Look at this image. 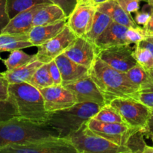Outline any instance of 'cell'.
Here are the masks:
<instances>
[{
	"instance_id": "obj_34",
	"label": "cell",
	"mask_w": 153,
	"mask_h": 153,
	"mask_svg": "<svg viewBox=\"0 0 153 153\" xmlns=\"http://www.w3.org/2000/svg\"><path fill=\"white\" fill-rule=\"evenodd\" d=\"M49 1H52L53 4L59 6L64 10L67 17H69L78 3L77 0H49Z\"/></svg>"
},
{
	"instance_id": "obj_2",
	"label": "cell",
	"mask_w": 153,
	"mask_h": 153,
	"mask_svg": "<svg viewBox=\"0 0 153 153\" xmlns=\"http://www.w3.org/2000/svg\"><path fill=\"white\" fill-rule=\"evenodd\" d=\"M9 99L16 106L18 117L41 125H46L49 112L45 108L40 90L29 83L10 84Z\"/></svg>"
},
{
	"instance_id": "obj_31",
	"label": "cell",
	"mask_w": 153,
	"mask_h": 153,
	"mask_svg": "<svg viewBox=\"0 0 153 153\" xmlns=\"http://www.w3.org/2000/svg\"><path fill=\"white\" fill-rule=\"evenodd\" d=\"M147 32L143 27L140 25L137 27H131L128 28L126 31V36L130 44L131 43H138L143 40H146L147 36Z\"/></svg>"
},
{
	"instance_id": "obj_29",
	"label": "cell",
	"mask_w": 153,
	"mask_h": 153,
	"mask_svg": "<svg viewBox=\"0 0 153 153\" xmlns=\"http://www.w3.org/2000/svg\"><path fill=\"white\" fill-rule=\"evenodd\" d=\"M145 132L143 130H138L130 137L127 142L126 146L131 153H143L146 146L144 140Z\"/></svg>"
},
{
	"instance_id": "obj_39",
	"label": "cell",
	"mask_w": 153,
	"mask_h": 153,
	"mask_svg": "<svg viewBox=\"0 0 153 153\" xmlns=\"http://www.w3.org/2000/svg\"><path fill=\"white\" fill-rule=\"evenodd\" d=\"M147 3H149L151 6V14L149 21L143 26V28H145L146 31L147 32V34H152L153 35V1H150V2Z\"/></svg>"
},
{
	"instance_id": "obj_47",
	"label": "cell",
	"mask_w": 153,
	"mask_h": 153,
	"mask_svg": "<svg viewBox=\"0 0 153 153\" xmlns=\"http://www.w3.org/2000/svg\"><path fill=\"white\" fill-rule=\"evenodd\" d=\"M149 137H150L151 138V140H152V144H153V132L152 133V134H149Z\"/></svg>"
},
{
	"instance_id": "obj_20",
	"label": "cell",
	"mask_w": 153,
	"mask_h": 153,
	"mask_svg": "<svg viewBox=\"0 0 153 153\" xmlns=\"http://www.w3.org/2000/svg\"><path fill=\"white\" fill-rule=\"evenodd\" d=\"M68 19L64 10L56 4H47L40 8L35 14L33 25H48Z\"/></svg>"
},
{
	"instance_id": "obj_26",
	"label": "cell",
	"mask_w": 153,
	"mask_h": 153,
	"mask_svg": "<svg viewBox=\"0 0 153 153\" xmlns=\"http://www.w3.org/2000/svg\"><path fill=\"white\" fill-rule=\"evenodd\" d=\"M28 83L38 90L53 85V81L49 73V64L46 63L42 64L36 70Z\"/></svg>"
},
{
	"instance_id": "obj_48",
	"label": "cell",
	"mask_w": 153,
	"mask_h": 153,
	"mask_svg": "<svg viewBox=\"0 0 153 153\" xmlns=\"http://www.w3.org/2000/svg\"><path fill=\"white\" fill-rule=\"evenodd\" d=\"M140 1H146V2H150V1H153V0H140Z\"/></svg>"
},
{
	"instance_id": "obj_12",
	"label": "cell",
	"mask_w": 153,
	"mask_h": 153,
	"mask_svg": "<svg viewBox=\"0 0 153 153\" xmlns=\"http://www.w3.org/2000/svg\"><path fill=\"white\" fill-rule=\"evenodd\" d=\"M100 50L96 44L85 36L77 37L64 52L74 62L90 69L98 56Z\"/></svg>"
},
{
	"instance_id": "obj_5",
	"label": "cell",
	"mask_w": 153,
	"mask_h": 153,
	"mask_svg": "<svg viewBox=\"0 0 153 153\" xmlns=\"http://www.w3.org/2000/svg\"><path fill=\"white\" fill-rule=\"evenodd\" d=\"M67 137L77 153H131L127 146L115 144L95 134L88 128L87 123Z\"/></svg>"
},
{
	"instance_id": "obj_10",
	"label": "cell",
	"mask_w": 153,
	"mask_h": 153,
	"mask_svg": "<svg viewBox=\"0 0 153 153\" xmlns=\"http://www.w3.org/2000/svg\"><path fill=\"white\" fill-rule=\"evenodd\" d=\"M98 57L112 68L126 73L138 63L133 56V49L130 44L119 45L102 49Z\"/></svg>"
},
{
	"instance_id": "obj_35",
	"label": "cell",
	"mask_w": 153,
	"mask_h": 153,
	"mask_svg": "<svg viewBox=\"0 0 153 153\" xmlns=\"http://www.w3.org/2000/svg\"><path fill=\"white\" fill-rule=\"evenodd\" d=\"M48 64H49V73H50V76L53 81L54 85H62V78H61V72H60L59 68H58L55 60L51 61L50 62L48 63Z\"/></svg>"
},
{
	"instance_id": "obj_19",
	"label": "cell",
	"mask_w": 153,
	"mask_h": 153,
	"mask_svg": "<svg viewBox=\"0 0 153 153\" xmlns=\"http://www.w3.org/2000/svg\"><path fill=\"white\" fill-rule=\"evenodd\" d=\"M97 10L108 15L114 22L128 28L138 26L131 15L127 13L117 0H107L97 4Z\"/></svg>"
},
{
	"instance_id": "obj_44",
	"label": "cell",
	"mask_w": 153,
	"mask_h": 153,
	"mask_svg": "<svg viewBox=\"0 0 153 153\" xmlns=\"http://www.w3.org/2000/svg\"><path fill=\"white\" fill-rule=\"evenodd\" d=\"M146 40H147V41L153 43V35L152 34H148L146 37Z\"/></svg>"
},
{
	"instance_id": "obj_6",
	"label": "cell",
	"mask_w": 153,
	"mask_h": 153,
	"mask_svg": "<svg viewBox=\"0 0 153 153\" xmlns=\"http://www.w3.org/2000/svg\"><path fill=\"white\" fill-rule=\"evenodd\" d=\"M0 153H77V151L69 138L52 135L7 145L0 149Z\"/></svg>"
},
{
	"instance_id": "obj_13",
	"label": "cell",
	"mask_w": 153,
	"mask_h": 153,
	"mask_svg": "<svg viewBox=\"0 0 153 153\" xmlns=\"http://www.w3.org/2000/svg\"><path fill=\"white\" fill-rule=\"evenodd\" d=\"M40 91L44 100L45 108L49 112L67 108L77 103L74 94L62 85H53Z\"/></svg>"
},
{
	"instance_id": "obj_1",
	"label": "cell",
	"mask_w": 153,
	"mask_h": 153,
	"mask_svg": "<svg viewBox=\"0 0 153 153\" xmlns=\"http://www.w3.org/2000/svg\"><path fill=\"white\" fill-rule=\"evenodd\" d=\"M89 76L93 79L104 97L106 103L117 98L137 100L140 89L122 73L108 65L98 56L89 69Z\"/></svg>"
},
{
	"instance_id": "obj_25",
	"label": "cell",
	"mask_w": 153,
	"mask_h": 153,
	"mask_svg": "<svg viewBox=\"0 0 153 153\" xmlns=\"http://www.w3.org/2000/svg\"><path fill=\"white\" fill-rule=\"evenodd\" d=\"M126 75L134 85L140 88V92L150 83L149 70H146L139 64L128 70L126 73Z\"/></svg>"
},
{
	"instance_id": "obj_27",
	"label": "cell",
	"mask_w": 153,
	"mask_h": 153,
	"mask_svg": "<svg viewBox=\"0 0 153 153\" xmlns=\"http://www.w3.org/2000/svg\"><path fill=\"white\" fill-rule=\"evenodd\" d=\"M93 118L103 123H126L119 112L110 104H106L102 106Z\"/></svg>"
},
{
	"instance_id": "obj_11",
	"label": "cell",
	"mask_w": 153,
	"mask_h": 153,
	"mask_svg": "<svg viewBox=\"0 0 153 153\" xmlns=\"http://www.w3.org/2000/svg\"><path fill=\"white\" fill-rule=\"evenodd\" d=\"M97 4L93 1L78 2L67 19V25L77 37L85 36L91 30Z\"/></svg>"
},
{
	"instance_id": "obj_21",
	"label": "cell",
	"mask_w": 153,
	"mask_h": 153,
	"mask_svg": "<svg viewBox=\"0 0 153 153\" xmlns=\"http://www.w3.org/2000/svg\"><path fill=\"white\" fill-rule=\"evenodd\" d=\"M43 64L44 63L36 60L33 62L27 64L18 68L11 70H7L2 73L10 84L22 83V82L28 83L36 70Z\"/></svg>"
},
{
	"instance_id": "obj_4",
	"label": "cell",
	"mask_w": 153,
	"mask_h": 153,
	"mask_svg": "<svg viewBox=\"0 0 153 153\" xmlns=\"http://www.w3.org/2000/svg\"><path fill=\"white\" fill-rule=\"evenodd\" d=\"M101 108L96 103L77 102L67 108L49 112L46 125L60 137H67L94 117Z\"/></svg>"
},
{
	"instance_id": "obj_14",
	"label": "cell",
	"mask_w": 153,
	"mask_h": 153,
	"mask_svg": "<svg viewBox=\"0 0 153 153\" xmlns=\"http://www.w3.org/2000/svg\"><path fill=\"white\" fill-rule=\"evenodd\" d=\"M64 87L74 94L77 102L96 103L102 107L107 104L98 87L90 76Z\"/></svg>"
},
{
	"instance_id": "obj_37",
	"label": "cell",
	"mask_w": 153,
	"mask_h": 153,
	"mask_svg": "<svg viewBox=\"0 0 153 153\" xmlns=\"http://www.w3.org/2000/svg\"><path fill=\"white\" fill-rule=\"evenodd\" d=\"M9 83L2 73H0V100H7L9 99Z\"/></svg>"
},
{
	"instance_id": "obj_30",
	"label": "cell",
	"mask_w": 153,
	"mask_h": 153,
	"mask_svg": "<svg viewBox=\"0 0 153 153\" xmlns=\"http://www.w3.org/2000/svg\"><path fill=\"white\" fill-rule=\"evenodd\" d=\"M15 117H18V113L13 102L10 99L0 100V121L7 120Z\"/></svg>"
},
{
	"instance_id": "obj_23",
	"label": "cell",
	"mask_w": 153,
	"mask_h": 153,
	"mask_svg": "<svg viewBox=\"0 0 153 153\" xmlns=\"http://www.w3.org/2000/svg\"><path fill=\"white\" fill-rule=\"evenodd\" d=\"M36 60H37L36 54L29 55L23 52L22 49H16L10 52L7 58L1 61L4 62V66L7 70H11L33 62Z\"/></svg>"
},
{
	"instance_id": "obj_41",
	"label": "cell",
	"mask_w": 153,
	"mask_h": 153,
	"mask_svg": "<svg viewBox=\"0 0 153 153\" xmlns=\"http://www.w3.org/2000/svg\"><path fill=\"white\" fill-rule=\"evenodd\" d=\"M149 73L150 76V83L141 92H153V70H149Z\"/></svg>"
},
{
	"instance_id": "obj_28",
	"label": "cell",
	"mask_w": 153,
	"mask_h": 153,
	"mask_svg": "<svg viewBox=\"0 0 153 153\" xmlns=\"http://www.w3.org/2000/svg\"><path fill=\"white\" fill-rule=\"evenodd\" d=\"M133 56L137 62L146 70H153V57L146 48L136 43L133 49Z\"/></svg>"
},
{
	"instance_id": "obj_16",
	"label": "cell",
	"mask_w": 153,
	"mask_h": 153,
	"mask_svg": "<svg viewBox=\"0 0 153 153\" xmlns=\"http://www.w3.org/2000/svg\"><path fill=\"white\" fill-rule=\"evenodd\" d=\"M54 60L61 72L64 86L89 76V69L72 61L64 53L59 55Z\"/></svg>"
},
{
	"instance_id": "obj_50",
	"label": "cell",
	"mask_w": 153,
	"mask_h": 153,
	"mask_svg": "<svg viewBox=\"0 0 153 153\" xmlns=\"http://www.w3.org/2000/svg\"><path fill=\"white\" fill-rule=\"evenodd\" d=\"M152 109H153V108H152Z\"/></svg>"
},
{
	"instance_id": "obj_24",
	"label": "cell",
	"mask_w": 153,
	"mask_h": 153,
	"mask_svg": "<svg viewBox=\"0 0 153 153\" xmlns=\"http://www.w3.org/2000/svg\"><path fill=\"white\" fill-rule=\"evenodd\" d=\"M44 3L51 4L52 2L49 0H6V11L9 18L11 19L33 6Z\"/></svg>"
},
{
	"instance_id": "obj_22",
	"label": "cell",
	"mask_w": 153,
	"mask_h": 153,
	"mask_svg": "<svg viewBox=\"0 0 153 153\" xmlns=\"http://www.w3.org/2000/svg\"><path fill=\"white\" fill-rule=\"evenodd\" d=\"M112 22L113 20L108 15L97 10L92 27L91 30L85 34V37L95 43L97 38L107 29Z\"/></svg>"
},
{
	"instance_id": "obj_40",
	"label": "cell",
	"mask_w": 153,
	"mask_h": 153,
	"mask_svg": "<svg viewBox=\"0 0 153 153\" xmlns=\"http://www.w3.org/2000/svg\"><path fill=\"white\" fill-rule=\"evenodd\" d=\"M153 132V109H152V115L149 119V123H148L147 127H146V130L145 131V135L149 137V134H152Z\"/></svg>"
},
{
	"instance_id": "obj_46",
	"label": "cell",
	"mask_w": 153,
	"mask_h": 153,
	"mask_svg": "<svg viewBox=\"0 0 153 153\" xmlns=\"http://www.w3.org/2000/svg\"><path fill=\"white\" fill-rule=\"evenodd\" d=\"M77 1L78 2H80V1H93V0H77Z\"/></svg>"
},
{
	"instance_id": "obj_32",
	"label": "cell",
	"mask_w": 153,
	"mask_h": 153,
	"mask_svg": "<svg viewBox=\"0 0 153 153\" xmlns=\"http://www.w3.org/2000/svg\"><path fill=\"white\" fill-rule=\"evenodd\" d=\"M151 14V6L149 3L146 2L141 10L137 11L134 15V21L138 25L144 26L149 21Z\"/></svg>"
},
{
	"instance_id": "obj_8",
	"label": "cell",
	"mask_w": 153,
	"mask_h": 153,
	"mask_svg": "<svg viewBox=\"0 0 153 153\" xmlns=\"http://www.w3.org/2000/svg\"><path fill=\"white\" fill-rule=\"evenodd\" d=\"M88 126L95 134L110 140L115 144L126 146L127 142L131 135L139 128H133L126 123H103L91 118L88 123Z\"/></svg>"
},
{
	"instance_id": "obj_3",
	"label": "cell",
	"mask_w": 153,
	"mask_h": 153,
	"mask_svg": "<svg viewBox=\"0 0 153 153\" xmlns=\"http://www.w3.org/2000/svg\"><path fill=\"white\" fill-rule=\"evenodd\" d=\"M59 136L48 125H41L20 117L0 121V149L10 144H19L33 140Z\"/></svg>"
},
{
	"instance_id": "obj_45",
	"label": "cell",
	"mask_w": 153,
	"mask_h": 153,
	"mask_svg": "<svg viewBox=\"0 0 153 153\" xmlns=\"http://www.w3.org/2000/svg\"><path fill=\"white\" fill-rule=\"evenodd\" d=\"M107 1V0H93L94 3H95L96 4H100V3L103 2V1Z\"/></svg>"
},
{
	"instance_id": "obj_18",
	"label": "cell",
	"mask_w": 153,
	"mask_h": 153,
	"mask_svg": "<svg viewBox=\"0 0 153 153\" xmlns=\"http://www.w3.org/2000/svg\"><path fill=\"white\" fill-rule=\"evenodd\" d=\"M67 24V19L48 25H35L28 33L29 41L33 46H39L58 35Z\"/></svg>"
},
{
	"instance_id": "obj_42",
	"label": "cell",
	"mask_w": 153,
	"mask_h": 153,
	"mask_svg": "<svg viewBox=\"0 0 153 153\" xmlns=\"http://www.w3.org/2000/svg\"><path fill=\"white\" fill-rule=\"evenodd\" d=\"M140 45V46H143V47L146 48V49H148V50L150 52V53L152 54V57H153V43H150V42L147 41L146 40H143V41L140 42V43H138Z\"/></svg>"
},
{
	"instance_id": "obj_17",
	"label": "cell",
	"mask_w": 153,
	"mask_h": 153,
	"mask_svg": "<svg viewBox=\"0 0 153 153\" xmlns=\"http://www.w3.org/2000/svg\"><path fill=\"white\" fill-rule=\"evenodd\" d=\"M127 29L128 27L113 21L96 40V46L100 51L112 46L130 44L126 36Z\"/></svg>"
},
{
	"instance_id": "obj_43",
	"label": "cell",
	"mask_w": 153,
	"mask_h": 153,
	"mask_svg": "<svg viewBox=\"0 0 153 153\" xmlns=\"http://www.w3.org/2000/svg\"><path fill=\"white\" fill-rule=\"evenodd\" d=\"M143 153H153V146H150L146 145Z\"/></svg>"
},
{
	"instance_id": "obj_49",
	"label": "cell",
	"mask_w": 153,
	"mask_h": 153,
	"mask_svg": "<svg viewBox=\"0 0 153 153\" xmlns=\"http://www.w3.org/2000/svg\"><path fill=\"white\" fill-rule=\"evenodd\" d=\"M0 60H2V59H1V56H0Z\"/></svg>"
},
{
	"instance_id": "obj_38",
	"label": "cell",
	"mask_w": 153,
	"mask_h": 153,
	"mask_svg": "<svg viewBox=\"0 0 153 153\" xmlns=\"http://www.w3.org/2000/svg\"><path fill=\"white\" fill-rule=\"evenodd\" d=\"M137 100L151 109L153 108V92H140L137 95Z\"/></svg>"
},
{
	"instance_id": "obj_7",
	"label": "cell",
	"mask_w": 153,
	"mask_h": 153,
	"mask_svg": "<svg viewBox=\"0 0 153 153\" xmlns=\"http://www.w3.org/2000/svg\"><path fill=\"white\" fill-rule=\"evenodd\" d=\"M109 104L119 112L127 125L146 131L152 115L150 108L134 98H117Z\"/></svg>"
},
{
	"instance_id": "obj_9",
	"label": "cell",
	"mask_w": 153,
	"mask_h": 153,
	"mask_svg": "<svg viewBox=\"0 0 153 153\" xmlns=\"http://www.w3.org/2000/svg\"><path fill=\"white\" fill-rule=\"evenodd\" d=\"M77 37L75 33L67 25L57 36L46 43L37 46V59L42 63H48L55 59L71 45Z\"/></svg>"
},
{
	"instance_id": "obj_36",
	"label": "cell",
	"mask_w": 153,
	"mask_h": 153,
	"mask_svg": "<svg viewBox=\"0 0 153 153\" xmlns=\"http://www.w3.org/2000/svg\"><path fill=\"white\" fill-rule=\"evenodd\" d=\"M6 11V0H0V34L10 21Z\"/></svg>"
},
{
	"instance_id": "obj_15",
	"label": "cell",
	"mask_w": 153,
	"mask_h": 153,
	"mask_svg": "<svg viewBox=\"0 0 153 153\" xmlns=\"http://www.w3.org/2000/svg\"><path fill=\"white\" fill-rule=\"evenodd\" d=\"M48 3L34 5L11 18L1 34H28L34 27L33 20L37 12ZM52 4V3H51Z\"/></svg>"
},
{
	"instance_id": "obj_33",
	"label": "cell",
	"mask_w": 153,
	"mask_h": 153,
	"mask_svg": "<svg viewBox=\"0 0 153 153\" xmlns=\"http://www.w3.org/2000/svg\"><path fill=\"white\" fill-rule=\"evenodd\" d=\"M122 8L128 14L136 13L140 10V0H117Z\"/></svg>"
}]
</instances>
